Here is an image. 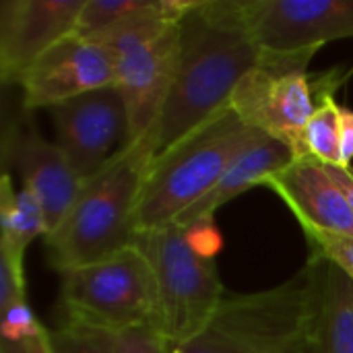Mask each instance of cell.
I'll return each mask as SVG.
<instances>
[{"instance_id": "1", "label": "cell", "mask_w": 353, "mask_h": 353, "mask_svg": "<svg viewBox=\"0 0 353 353\" xmlns=\"http://www.w3.org/2000/svg\"><path fill=\"white\" fill-rule=\"evenodd\" d=\"M263 62L240 0H196L180 19V54L161 114L139 143L151 161L228 108L238 83Z\"/></svg>"}, {"instance_id": "2", "label": "cell", "mask_w": 353, "mask_h": 353, "mask_svg": "<svg viewBox=\"0 0 353 353\" xmlns=\"http://www.w3.org/2000/svg\"><path fill=\"white\" fill-rule=\"evenodd\" d=\"M325 261L267 292L228 296L209 329L174 353H325Z\"/></svg>"}, {"instance_id": "3", "label": "cell", "mask_w": 353, "mask_h": 353, "mask_svg": "<svg viewBox=\"0 0 353 353\" xmlns=\"http://www.w3.org/2000/svg\"><path fill=\"white\" fill-rule=\"evenodd\" d=\"M149 165L147 149L134 143L83 180L66 217L46 236L48 261L56 271L87 267L137 244L134 215Z\"/></svg>"}, {"instance_id": "4", "label": "cell", "mask_w": 353, "mask_h": 353, "mask_svg": "<svg viewBox=\"0 0 353 353\" xmlns=\"http://www.w3.org/2000/svg\"><path fill=\"white\" fill-rule=\"evenodd\" d=\"M265 137L225 108L153 159L137 205V234L174 223L186 209L211 192L240 153Z\"/></svg>"}, {"instance_id": "5", "label": "cell", "mask_w": 353, "mask_h": 353, "mask_svg": "<svg viewBox=\"0 0 353 353\" xmlns=\"http://www.w3.org/2000/svg\"><path fill=\"white\" fill-rule=\"evenodd\" d=\"M192 2L149 0L145 8L95 37L114 54L116 89L126 105L130 145L143 141L161 114L180 54V19Z\"/></svg>"}, {"instance_id": "6", "label": "cell", "mask_w": 353, "mask_h": 353, "mask_svg": "<svg viewBox=\"0 0 353 353\" xmlns=\"http://www.w3.org/2000/svg\"><path fill=\"white\" fill-rule=\"evenodd\" d=\"M60 325L126 331H159L155 271L134 244L99 263L62 273Z\"/></svg>"}, {"instance_id": "7", "label": "cell", "mask_w": 353, "mask_h": 353, "mask_svg": "<svg viewBox=\"0 0 353 353\" xmlns=\"http://www.w3.org/2000/svg\"><path fill=\"white\" fill-rule=\"evenodd\" d=\"M137 246L155 271L159 333L172 347L203 335L225 300L215 263L190 248L186 232L178 223L139 234Z\"/></svg>"}, {"instance_id": "8", "label": "cell", "mask_w": 353, "mask_h": 353, "mask_svg": "<svg viewBox=\"0 0 353 353\" xmlns=\"http://www.w3.org/2000/svg\"><path fill=\"white\" fill-rule=\"evenodd\" d=\"M316 52L265 54L234 89L228 108L250 128L285 143L296 159L304 153V130L325 95L333 93V74L306 72Z\"/></svg>"}, {"instance_id": "9", "label": "cell", "mask_w": 353, "mask_h": 353, "mask_svg": "<svg viewBox=\"0 0 353 353\" xmlns=\"http://www.w3.org/2000/svg\"><path fill=\"white\" fill-rule=\"evenodd\" d=\"M50 114L56 145L81 180L95 176L130 147L128 114L116 87L68 99L50 108Z\"/></svg>"}, {"instance_id": "10", "label": "cell", "mask_w": 353, "mask_h": 353, "mask_svg": "<svg viewBox=\"0 0 353 353\" xmlns=\"http://www.w3.org/2000/svg\"><path fill=\"white\" fill-rule=\"evenodd\" d=\"M244 23L265 54L316 52L353 37V0H240Z\"/></svg>"}, {"instance_id": "11", "label": "cell", "mask_w": 353, "mask_h": 353, "mask_svg": "<svg viewBox=\"0 0 353 353\" xmlns=\"http://www.w3.org/2000/svg\"><path fill=\"white\" fill-rule=\"evenodd\" d=\"M21 87L25 110H50L79 95L116 87L114 54L103 43L72 33L31 66Z\"/></svg>"}, {"instance_id": "12", "label": "cell", "mask_w": 353, "mask_h": 353, "mask_svg": "<svg viewBox=\"0 0 353 353\" xmlns=\"http://www.w3.org/2000/svg\"><path fill=\"white\" fill-rule=\"evenodd\" d=\"M85 0H4L0 4V77L19 83L56 43L74 33Z\"/></svg>"}, {"instance_id": "13", "label": "cell", "mask_w": 353, "mask_h": 353, "mask_svg": "<svg viewBox=\"0 0 353 353\" xmlns=\"http://www.w3.org/2000/svg\"><path fill=\"white\" fill-rule=\"evenodd\" d=\"M4 159L12 155L14 165L23 178V188L35 194L43 207L48 234H52L72 207L83 180L72 170L56 143L46 141L37 128L27 122L4 130Z\"/></svg>"}, {"instance_id": "14", "label": "cell", "mask_w": 353, "mask_h": 353, "mask_svg": "<svg viewBox=\"0 0 353 353\" xmlns=\"http://www.w3.org/2000/svg\"><path fill=\"white\" fill-rule=\"evenodd\" d=\"M294 211L302 228L353 238V211L325 163L302 157L273 174L267 184Z\"/></svg>"}, {"instance_id": "15", "label": "cell", "mask_w": 353, "mask_h": 353, "mask_svg": "<svg viewBox=\"0 0 353 353\" xmlns=\"http://www.w3.org/2000/svg\"><path fill=\"white\" fill-rule=\"evenodd\" d=\"M294 159L296 155L285 143L265 137L263 141L254 143L244 153H240L236 161L225 170L221 180L211 188V192H207L199 203L186 209L174 223L190 225L199 219L213 217L221 205L230 203L232 199L254 186H265L273 174L288 168Z\"/></svg>"}, {"instance_id": "16", "label": "cell", "mask_w": 353, "mask_h": 353, "mask_svg": "<svg viewBox=\"0 0 353 353\" xmlns=\"http://www.w3.org/2000/svg\"><path fill=\"white\" fill-rule=\"evenodd\" d=\"M52 341L56 353H174L172 343L153 327L105 331L60 325Z\"/></svg>"}, {"instance_id": "17", "label": "cell", "mask_w": 353, "mask_h": 353, "mask_svg": "<svg viewBox=\"0 0 353 353\" xmlns=\"http://www.w3.org/2000/svg\"><path fill=\"white\" fill-rule=\"evenodd\" d=\"M0 246L19 254H25L27 246L37 236H48V221L41 203L27 188L17 192L8 174H4L0 182Z\"/></svg>"}, {"instance_id": "18", "label": "cell", "mask_w": 353, "mask_h": 353, "mask_svg": "<svg viewBox=\"0 0 353 353\" xmlns=\"http://www.w3.org/2000/svg\"><path fill=\"white\" fill-rule=\"evenodd\" d=\"M325 353H353V281L325 261L323 271Z\"/></svg>"}, {"instance_id": "19", "label": "cell", "mask_w": 353, "mask_h": 353, "mask_svg": "<svg viewBox=\"0 0 353 353\" xmlns=\"http://www.w3.org/2000/svg\"><path fill=\"white\" fill-rule=\"evenodd\" d=\"M339 122H341V105L333 99V93L325 95L306 124L302 157H312L325 165H341Z\"/></svg>"}, {"instance_id": "20", "label": "cell", "mask_w": 353, "mask_h": 353, "mask_svg": "<svg viewBox=\"0 0 353 353\" xmlns=\"http://www.w3.org/2000/svg\"><path fill=\"white\" fill-rule=\"evenodd\" d=\"M147 2L149 0H85L77 19L74 35L95 39L122 23L126 17L145 8Z\"/></svg>"}, {"instance_id": "21", "label": "cell", "mask_w": 353, "mask_h": 353, "mask_svg": "<svg viewBox=\"0 0 353 353\" xmlns=\"http://www.w3.org/2000/svg\"><path fill=\"white\" fill-rule=\"evenodd\" d=\"M302 230L308 240L312 256L335 265L353 281V238L310 230V228H302Z\"/></svg>"}, {"instance_id": "22", "label": "cell", "mask_w": 353, "mask_h": 353, "mask_svg": "<svg viewBox=\"0 0 353 353\" xmlns=\"http://www.w3.org/2000/svg\"><path fill=\"white\" fill-rule=\"evenodd\" d=\"M23 300H27L23 254L0 246V312Z\"/></svg>"}, {"instance_id": "23", "label": "cell", "mask_w": 353, "mask_h": 353, "mask_svg": "<svg viewBox=\"0 0 353 353\" xmlns=\"http://www.w3.org/2000/svg\"><path fill=\"white\" fill-rule=\"evenodd\" d=\"M0 314H2V325H0L2 341L19 343V341L35 339V337L48 333V329L37 321V316L29 308L27 300L17 302L14 306H10L8 310H4Z\"/></svg>"}, {"instance_id": "24", "label": "cell", "mask_w": 353, "mask_h": 353, "mask_svg": "<svg viewBox=\"0 0 353 353\" xmlns=\"http://www.w3.org/2000/svg\"><path fill=\"white\" fill-rule=\"evenodd\" d=\"M186 232V240L190 244V248L201 254L203 259H211L221 250V236L217 232V225L213 221V217H205L199 219L190 225H182Z\"/></svg>"}, {"instance_id": "25", "label": "cell", "mask_w": 353, "mask_h": 353, "mask_svg": "<svg viewBox=\"0 0 353 353\" xmlns=\"http://www.w3.org/2000/svg\"><path fill=\"white\" fill-rule=\"evenodd\" d=\"M0 353H56L54 341H52V333H43L35 339H27V341H19V343H10V341H2L0 343Z\"/></svg>"}, {"instance_id": "26", "label": "cell", "mask_w": 353, "mask_h": 353, "mask_svg": "<svg viewBox=\"0 0 353 353\" xmlns=\"http://www.w3.org/2000/svg\"><path fill=\"white\" fill-rule=\"evenodd\" d=\"M341 165L352 168L353 159V110L347 105H341Z\"/></svg>"}, {"instance_id": "27", "label": "cell", "mask_w": 353, "mask_h": 353, "mask_svg": "<svg viewBox=\"0 0 353 353\" xmlns=\"http://www.w3.org/2000/svg\"><path fill=\"white\" fill-rule=\"evenodd\" d=\"M327 170L335 178V182L341 186V190H343V194H345L353 211V170L352 168H343V165H327Z\"/></svg>"}]
</instances>
